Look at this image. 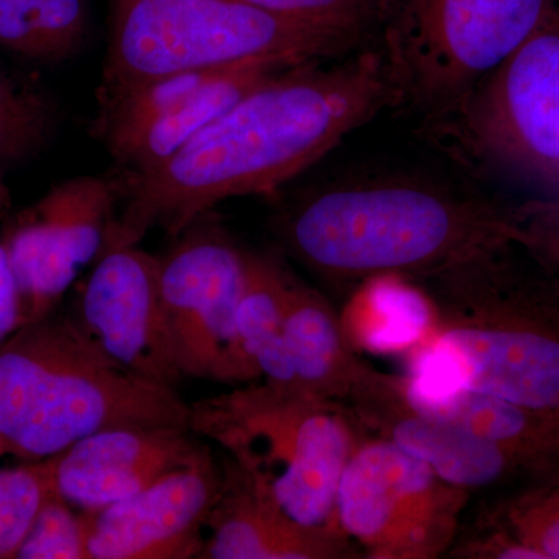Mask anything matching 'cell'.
Listing matches in <instances>:
<instances>
[{
  "label": "cell",
  "mask_w": 559,
  "mask_h": 559,
  "mask_svg": "<svg viewBox=\"0 0 559 559\" xmlns=\"http://www.w3.org/2000/svg\"><path fill=\"white\" fill-rule=\"evenodd\" d=\"M468 160L559 170V27L543 24L447 119L430 127Z\"/></svg>",
  "instance_id": "cell-10"
},
{
  "label": "cell",
  "mask_w": 559,
  "mask_h": 559,
  "mask_svg": "<svg viewBox=\"0 0 559 559\" xmlns=\"http://www.w3.org/2000/svg\"><path fill=\"white\" fill-rule=\"evenodd\" d=\"M189 419L175 388L110 359L75 318L51 312L0 345V443L14 457L39 462L98 430Z\"/></svg>",
  "instance_id": "cell-4"
},
{
  "label": "cell",
  "mask_w": 559,
  "mask_h": 559,
  "mask_svg": "<svg viewBox=\"0 0 559 559\" xmlns=\"http://www.w3.org/2000/svg\"><path fill=\"white\" fill-rule=\"evenodd\" d=\"M98 100L187 70L253 60L325 61L358 40L241 0H108Z\"/></svg>",
  "instance_id": "cell-6"
},
{
  "label": "cell",
  "mask_w": 559,
  "mask_h": 559,
  "mask_svg": "<svg viewBox=\"0 0 559 559\" xmlns=\"http://www.w3.org/2000/svg\"><path fill=\"white\" fill-rule=\"evenodd\" d=\"M285 337L297 384L342 401L360 355L345 342L333 305L293 274L286 293Z\"/></svg>",
  "instance_id": "cell-19"
},
{
  "label": "cell",
  "mask_w": 559,
  "mask_h": 559,
  "mask_svg": "<svg viewBox=\"0 0 559 559\" xmlns=\"http://www.w3.org/2000/svg\"><path fill=\"white\" fill-rule=\"evenodd\" d=\"M320 62L266 81L159 167L117 182L123 207L110 221L102 252L138 246L156 227L179 237L219 202L272 193L389 108L374 47L330 68Z\"/></svg>",
  "instance_id": "cell-1"
},
{
  "label": "cell",
  "mask_w": 559,
  "mask_h": 559,
  "mask_svg": "<svg viewBox=\"0 0 559 559\" xmlns=\"http://www.w3.org/2000/svg\"><path fill=\"white\" fill-rule=\"evenodd\" d=\"M341 403L370 437L392 441L428 463L441 479L468 491L506 495L536 479L509 452L457 425L412 406L400 374L360 358Z\"/></svg>",
  "instance_id": "cell-13"
},
{
  "label": "cell",
  "mask_w": 559,
  "mask_h": 559,
  "mask_svg": "<svg viewBox=\"0 0 559 559\" xmlns=\"http://www.w3.org/2000/svg\"><path fill=\"white\" fill-rule=\"evenodd\" d=\"M116 180H64L24 210L3 235L20 296L21 326L57 311L76 274L102 253L116 215Z\"/></svg>",
  "instance_id": "cell-12"
},
{
  "label": "cell",
  "mask_w": 559,
  "mask_h": 559,
  "mask_svg": "<svg viewBox=\"0 0 559 559\" xmlns=\"http://www.w3.org/2000/svg\"><path fill=\"white\" fill-rule=\"evenodd\" d=\"M176 240L157 257V290L165 334L183 380L229 385L261 380L238 340L245 250L210 219V212Z\"/></svg>",
  "instance_id": "cell-9"
},
{
  "label": "cell",
  "mask_w": 559,
  "mask_h": 559,
  "mask_svg": "<svg viewBox=\"0 0 559 559\" xmlns=\"http://www.w3.org/2000/svg\"><path fill=\"white\" fill-rule=\"evenodd\" d=\"M51 489L50 459L0 469V559H16L22 540Z\"/></svg>",
  "instance_id": "cell-25"
},
{
  "label": "cell",
  "mask_w": 559,
  "mask_h": 559,
  "mask_svg": "<svg viewBox=\"0 0 559 559\" xmlns=\"http://www.w3.org/2000/svg\"><path fill=\"white\" fill-rule=\"evenodd\" d=\"M289 274L270 253L245 250V285L238 301L237 331L261 380L297 384L285 337Z\"/></svg>",
  "instance_id": "cell-21"
},
{
  "label": "cell",
  "mask_w": 559,
  "mask_h": 559,
  "mask_svg": "<svg viewBox=\"0 0 559 559\" xmlns=\"http://www.w3.org/2000/svg\"><path fill=\"white\" fill-rule=\"evenodd\" d=\"M514 240L559 285V207L513 213Z\"/></svg>",
  "instance_id": "cell-28"
},
{
  "label": "cell",
  "mask_w": 559,
  "mask_h": 559,
  "mask_svg": "<svg viewBox=\"0 0 559 559\" xmlns=\"http://www.w3.org/2000/svg\"><path fill=\"white\" fill-rule=\"evenodd\" d=\"M223 484L209 448L131 498L91 511V559L200 558Z\"/></svg>",
  "instance_id": "cell-14"
},
{
  "label": "cell",
  "mask_w": 559,
  "mask_h": 559,
  "mask_svg": "<svg viewBox=\"0 0 559 559\" xmlns=\"http://www.w3.org/2000/svg\"><path fill=\"white\" fill-rule=\"evenodd\" d=\"M21 329L20 296L9 255L0 242V345Z\"/></svg>",
  "instance_id": "cell-29"
},
{
  "label": "cell",
  "mask_w": 559,
  "mask_h": 559,
  "mask_svg": "<svg viewBox=\"0 0 559 559\" xmlns=\"http://www.w3.org/2000/svg\"><path fill=\"white\" fill-rule=\"evenodd\" d=\"M296 66L253 60L162 76L98 100L92 131L123 178L142 175L159 167L249 92Z\"/></svg>",
  "instance_id": "cell-11"
},
{
  "label": "cell",
  "mask_w": 559,
  "mask_h": 559,
  "mask_svg": "<svg viewBox=\"0 0 559 559\" xmlns=\"http://www.w3.org/2000/svg\"><path fill=\"white\" fill-rule=\"evenodd\" d=\"M283 20L360 40L373 28L378 0H241Z\"/></svg>",
  "instance_id": "cell-27"
},
{
  "label": "cell",
  "mask_w": 559,
  "mask_h": 559,
  "mask_svg": "<svg viewBox=\"0 0 559 559\" xmlns=\"http://www.w3.org/2000/svg\"><path fill=\"white\" fill-rule=\"evenodd\" d=\"M75 319L110 359L132 373L175 389L183 380L162 320L157 257L139 246L98 255Z\"/></svg>",
  "instance_id": "cell-15"
},
{
  "label": "cell",
  "mask_w": 559,
  "mask_h": 559,
  "mask_svg": "<svg viewBox=\"0 0 559 559\" xmlns=\"http://www.w3.org/2000/svg\"><path fill=\"white\" fill-rule=\"evenodd\" d=\"M87 28L84 0H0V47L36 61H62Z\"/></svg>",
  "instance_id": "cell-22"
},
{
  "label": "cell",
  "mask_w": 559,
  "mask_h": 559,
  "mask_svg": "<svg viewBox=\"0 0 559 559\" xmlns=\"http://www.w3.org/2000/svg\"><path fill=\"white\" fill-rule=\"evenodd\" d=\"M294 259L345 297L382 275L418 280L513 238V213L474 190L385 178L316 191L283 216Z\"/></svg>",
  "instance_id": "cell-3"
},
{
  "label": "cell",
  "mask_w": 559,
  "mask_h": 559,
  "mask_svg": "<svg viewBox=\"0 0 559 559\" xmlns=\"http://www.w3.org/2000/svg\"><path fill=\"white\" fill-rule=\"evenodd\" d=\"M201 559H355L362 551L340 530L290 518L245 471L224 459Z\"/></svg>",
  "instance_id": "cell-17"
},
{
  "label": "cell",
  "mask_w": 559,
  "mask_h": 559,
  "mask_svg": "<svg viewBox=\"0 0 559 559\" xmlns=\"http://www.w3.org/2000/svg\"><path fill=\"white\" fill-rule=\"evenodd\" d=\"M473 492L392 441L369 437L337 488V525L370 559L447 557Z\"/></svg>",
  "instance_id": "cell-8"
},
{
  "label": "cell",
  "mask_w": 559,
  "mask_h": 559,
  "mask_svg": "<svg viewBox=\"0 0 559 559\" xmlns=\"http://www.w3.org/2000/svg\"><path fill=\"white\" fill-rule=\"evenodd\" d=\"M57 128V109L43 92L0 69V165L38 153Z\"/></svg>",
  "instance_id": "cell-24"
},
{
  "label": "cell",
  "mask_w": 559,
  "mask_h": 559,
  "mask_svg": "<svg viewBox=\"0 0 559 559\" xmlns=\"http://www.w3.org/2000/svg\"><path fill=\"white\" fill-rule=\"evenodd\" d=\"M91 511L80 510L51 489L22 540L16 559H91Z\"/></svg>",
  "instance_id": "cell-26"
},
{
  "label": "cell",
  "mask_w": 559,
  "mask_h": 559,
  "mask_svg": "<svg viewBox=\"0 0 559 559\" xmlns=\"http://www.w3.org/2000/svg\"><path fill=\"white\" fill-rule=\"evenodd\" d=\"M205 448L179 426L98 430L49 457L53 488L76 509L102 510L189 465Z\"/></svg>",
  "instance_id": "cell-16"
},
{
  "label": "cell",
  "mask_w": 559,
  "mask_h": 559,
  "mask_svg": "<svg viewBox=\"0 0 559 559\" xmlns=\"http://www.w3.org/2000/svg\"><path fill=\"white\" fill-rule=\"evenodd\" d=\"M474 527L499 533L535 559H559V476L492 496Z\"/></svg>",
  "instance_id": "cell-23"
},
{
  "label": "cell",
  "mask_w": 559,
  "mask_h": 559,
  "mask_svg": "<svg viewBox=\"0 0 559 559\" xmlns=\"http://www.w3.org/2000/svg\"><path fill=\"white\" fill-rule=\"evenodd\" d=\"M10 205V190L9 187L5 186L2 178H0V216L7 212Z\"/></svg>",
  "instance_id": "cell-30"
},
{
  "label": "cell",
  "mask_w": 559,
  "mask_h": 559,
  "mask_svg": "<svg viewBox=\"0 0 559 559\" xmlns=\"http://www.w3.org/2000/svg\"><path fill=\"white\" fill-rule=\"evenodd\" d=\"M551 0H378L389 106L447 119L549 16Z\"/></svg>",
  "instance_id": "cell-7"
},
{
  "label": "cell",
  "mask_w": 559,
  "mask_h": 559,
  "mask_svg": "<svg viewBox=\"0 0 559 559\" xmlns=\"http://www.w3.org/2000/svg\"><path fill=\"white\" fill-rule=\"evenodd\" d=\"M353 352L407 356L428 337L432 307L409 278L382 275L353 289L337 312Z\"/></svg>",
  "instance_id": "cell-20"
},
{
  "label": "cell",
  "mask_w": 559,
  "mask_h": 559,
  "mask_svg": "<svg viewBox=\"0 0 559 559\" xmlns=\"http://www.w3.org/2000/svg\"><path fill=\"white\" fill-rule=\"evenodd\" d=\"M412 406L509 452L536 481L559 476V412L536 409L455 384L400 374Z\"/></svg>",
  "instance_id": "cell-18"
},
{
  "label": "cell",
  "mask_w": 559,
  "mask_h": 559,
  "mask_svg": "<svg viewBox=\"0 0 559 559\" xmlns=\"http://www.w3.org/2000/svg\"><path fill=\"white\" fill-rule=\"evenodd\" d=\"M189 428L219 444L290 518L342 532V473L370 437L344 403L299 384L259 380L191 403Z\"/></svg>",
  "instance_id": "cell-5"
},
{
  "label": "cell",
  "mask_w": 559,
  "mask_h": 559,
  "mask_svg": "<svg viewBox=\"0 0 559 559\" xmlns=\"http://www.w3.org/2000/svg\"><path fill=\"white\" fill-rule=\"evenodd\" d=\"M432 307L411 377L559 412V285L509 238L411 280Z\"/></svg>",
  "instance_id": "cell-2"
},
{
  "label": "cell",
  "mask_w": 559,
  "mask_h": 559,
  "mask_svg": "<svg viewBox=\"0 0 559 559\" xmlns=\"http://www.w3.org/2000/svg\"><path fill=\"white\" fill-rule=\"evenodd\" d=\"M3 455H7L5 448H3V444L0 443V457H3Z\"/></svg>",
  "instance_id": "cell-31"
}]
</instances>
